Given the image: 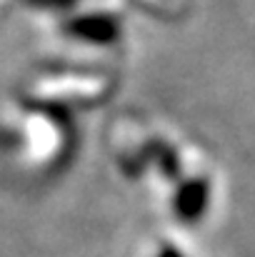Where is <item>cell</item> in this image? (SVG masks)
Wrapping results in <instances>:
<instances>
[{
    "instance_id": "cell-1",
    "label": "cell",
    "mask_w": 255,
    "mask_h": 257,
    "mask_svg": "<svg viewBox=\"0 0 255 257\" xmlns=\"http://www.w3.org/2000/svg\"><path fill=\"white\" fill-rule=\"evenodd\" d=\"M160 257H180L175 250H165V252H160Z\"/></svg>"
}]
</instances>
